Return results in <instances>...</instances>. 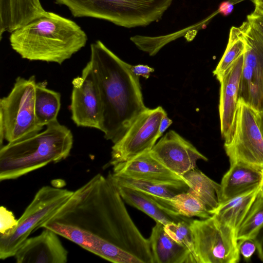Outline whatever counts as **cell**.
Instances as JSON below:
<instances>
[{"label": "cell", "instance_id": "7402d4cb", "mask_svg": "<svg viewBox=\"0 0 263 263\" xmlns=\"http://www.w3.org/2000/svg\"><path fill=\"white\" fill-rule=\"evenodd\" d=\"M183 177L189 182L188 191L195 195L213 215L221 203V185L196 168L187 172Z\"/></svg>", "mask_w": 263, "mask_h": 263}, {"label": "cell", "instance_id": "f1b7e54d", "mask_svg": "<svg viewBox=\"0 0 263 263\" xmlns=\"http://www.w3.org/2000/svg\"><path fill=\"white\" fill-rule=\"evenodd\" d=\"M0 235L10 233L17 224V220L13 213L3 206H1L0 209Z\"/></svg>", "mask_w": 263, "mask_h": 263}, {"label": "cell", "instance_id": "e0dca14e", "mask_svg": "<svg viewBox=\"0 0 263 263\" xmlns=\"http://www.w3.org/2000/svg\"><path fill=\"white\" fill-rule=\"evenodd\" d=\"M47 12L40 0H0V40L5 32L11 33Z\"/></svg>", "mask_w": 263, "mask_h": 263}, {"label": "cell", "instance_id": "9a60e30c", "mask_svg": "<svg viewBox=\"0 0 263 263\" xmlns=\"http://www.w3.org/2000/svg\"><path fill=\"white\" fill-rule=\"evenodd\" d=\"M243 58L244 53L220 82L219 112L221 134L224 143L232 140L235 131Z\"/></svg>", "mask_w": 263, "mask_h": 263}, {"label": "cell", "instance_id": "8fae6325", "mask_svg": "<svg viewBox=\"0 0 263 263\" xmlns=\"http://www.w3.org/2000/svg\"><path fill=\"white\" fill-rule=\"evenodd\" d=\"M245 22L246 50L239 97L258 112L263 111V37Z\"/></svg>", "mask_w": 263, "mask_h": 263}, {"label": "cell", "instance_id": "8992f818", "mask_svg": "<svg viewBox=\"0 0 263 263\" xmlns=\"http://www.w3.org/2000/svg\"><path fill=\"white\" fill-rule=\"evenodd\" d=\"M66 6L76 17L104 20L132 28L148 26L154 20L160 0H54Z\"/></svg>", "mask_w": 263, "mask_h": 263}, {"label": "cell", "instance_id": "6da1fadb", "mask_svg": "<svg viewBox=\"0 0 263 263\" xmlns=\"http://www.w3.org/2000/svg\"><path fill=\"white\" fill-rule=\"evenodd\" d=\"M42 228L114 263H154L149 240L137 227L118 190L98 174L73 192Z\"/></svg>", "mask_w": 263, "mask_h": 263}, {"label": "cell", "instance_id": "d6a6232c", "mask_svg": "<svg viewBox=\"0 0 263 263\" xmlns=\"http://www.w3.org/2000/svg\"><path fill=\"white\" fill-rule=\"evenodd\" d=\"M253 240L256 245L258 256L263 261V227L260 229Z\"/></svg>", "mask_w": 263, "mask_h": 263}, {"label": "cell", "instance_id": "9c48e42d", "mask_svg": "<svg viewBox=\"0 0 263 263\" xmlns=\"http://www.w3.org/2000/svg\"><path fill=\"white\" fill-rule=\"evenodd\" d=\"M257 111L239 99L235 128L232 140L224 143L230 164L240 162L263 169V136Z\"/></svg>", "mask_w": 263, "mask_h": 263}, {"label": "cell", "instance_id": "4316f807", "mask_svg": "<svg viewBox=\"0 0 263 263\" xmlns=\"http://www.w3.org/2000/svg\"><path fill=\"white\" fill-rule=\"evenodd\" d=\"M263 227V197L258 195L237 233L238 242L253 240Z\"/></svg>", "mask_w": 263, "mask_h": 263}, {"label": "cell", "instance_id": "1f68e13d", "mask_svg": "<svg viewBox=\"0 0 263 263\" xmlns=\"http://www.w3.org/2000/svg\"><path fill=\"white\" fill-rule=\"evenodd\" d=\"M131 70L136 76H142L146 79H148L150 74L154 71L152 67L142 64L131 65Z\"/></svg>", "mask_w": 263, "mask_h": 263}, {"label": "cell", "instance_id": "f546056e", "mask_svg": "<svg viewBox=\"0 0 263 263\" xmlns=\"http://www.w3.org/2000/svg\"><path fill=\"white\" fill-rule=\"evenodd\" d=\"M251 27L263 37V10L257 7L247 16Z\"/></svg>", "mask_w": 263, "mask_h": 263}, {"label": "cell", "instance_id": "ba28073f", "mask_svg": "<svg viewBox=\"0 0 263 263\" xmlns=\"http://www.w3.org/2000/svg\"><path fill=\"white\" fill-rule=\"evenodd\" d=\"M198 263H236L240 251L236 232L213 215L190 222Z\"/></svg>", "mask_w": 263, "mask_h": 263}, {"label": "cell", "instance_id": "ffe728a7", "mask_svg": "<svg viewBox=\"0 0 263 263\" xmlns=\"http://www.w3.org/2000/svg\"><path fill=\"white\" fill-rule=\"evenodd\" d=\"M115 186L125 202L142 211L156 222L164 226L171 222L191 220L162 206L146 193L122 186Z\"/></svg>", "mask_w": 263, "mask_h": 263}, {"label": "cell", "instance_id": "d4e9b609", "mask_svg": "<svg viewBox=\"0 0 263 263\" xmlns=\"http://www.w3.org/2000/svg\"><path fill=\"white\" fill-rule=\"evenodd\" d=\"M245 22L240 26H232L230 30L228 43L225 51L213 71V74L220 82L234 64L246 50L244 35Z\"/></svg>", "mask_w": 263, "mask_h": 263}, {"label": "cell", "instance_id": "836d02e7", "mask_svg": "<svg viewBox=\"0 0 263 263\" xmlns=\"http://www.w3.org/2000/svg\"><path fill=\"white\" fill-rule=\"evenodd\" d=\"M172 121L171 120L167 115L165 114L162 118L160 126H159V133L161 136H162L164 132L166 129L172 124Z\"/></svg>", "mask_w": 263, "mask_h": 263}, {"label": "cell", "instance_id": "5bb4252c", "mask_svg": "<svg viewBox=\"0 0 263 263\" xmlns=\"http://www.w3.org/2000/svg\"><path fill=\"white\" fill-rule=\"evenodd\" d=\"M112 173L157 183L189 187V182L183 176L169 170L154 158L149 152L114 166Z\"/></svg>", "mask_w": 263, "mask_h": 263}, {"label": "cell", "instance_id": "cb8c5ba5", "mask_svg": "<svg viewBox=\"0 0 263 263\" xmlns=\"http://www.w3.org/2000/svg\"><path fill=\"white\" fill-rule=\"evenodd\" d=\"M46 82H36L35 91V114L41 127L58 120L61 107V94L46 87Z\"/></svg>", "mask_w": 263, "mask_h": 263}, {"label": "cell", "instance_id": "603a6c76", "mask_svg": "<svg viewBox=\"0 0 263 263\" xmlns=\"http://www.w3.org/2000/svg\"><path fill=\"white\" fill-rule=\"evenodd\" d=\"M148 195L162 206L186 217H198L205 219L213 215L205 205L188 191L179 193L172 197Z\"/></svg>", "mask_w": 263, "mask_h": 263}, {"label": "cell", "instance_id": "4dcf8cb0", "mask_svg": "<svg viewBox=\"0 0 263 263\" xmlns=\"http://www.w3.org/2000/svg\"><path fill=\"white\" fill-rule=\"evenodd\" d=\"M238 242L240 253L246 261L250 260L256 249L254 241L251 239H247Z\"/></svg>", "mask_w": 263, "mask_h": 263}, {"label": "cell", "instance_id": "30bf717a", "mask_svg": "<svg viewBox=\"0 0 263 263\" xmlns=\"http://www.w3.org/2000/svg\"><path fill=\"white\" fill-rule=\"evenodd\" d=\"M166 114L161 106L147 108L135 120L122 137L111 148L110 165L130 160L149 152L159 138V126L162 117Z\"/></svg>", "mask_w": 263, "mask_h": 263}, {"label": "cell", "instance_id": "83f0119b", "mask_svg": "<svg viewBox=\"0 0 263 263\" xmlns=\"http://www.w3.org/2000/svg\"><path fill=\"white\" fill-rule=\"evenodd\" d=\"M191 220L182 221L178 223H169L164 226V229L171 238L186 248L198 263L194 251L192 232L190 227Z\"/></svg>", "mask_w": 263, "mask_h": 263}, {"label": "cell", "instance_id": "7c38bea8", "mask_svg": "<svg viewBox=\"0 0 263 263\" xmlns=\"http://www.w3.org/2000/svg\"><path fill=\"white\" fill-rule=\"evenodd\" d=\"M72 84L71 119L78 126L100 130L101 102L89 61L82 70L81 76L74 78Z\"/></svg>", "mask_w": 263, "mask_h": 263}, {"label": "cell", "instance_id": "3957f363", "mask_svg": "<svg viewBox=\"0 0 263 263\" xmlns=\"http://www.w3.org/2000/svg\"><path fill=\"white\" fill-rule=\"evenodd\" d=\"M87 35L75 22L48 11L12 31L13 50L23 59L61 65L84 47Z\"/></svg>", "mask_w": 263, "mask_h": 263}, {"label": "cell", "instance_id": "52a82bcc", "mask_svg": "<svg viewBox=\"0 0 263 263\" xmlns=\"http://www.w3.org/2000/svg\"><path fill=\"white\" fill-rule=\"evenodd\" d=\"M73 191L46 185L39 189L33 199L17 219V224L10 233L0 235V258L14 256L30 234L41 228L72 195Z\"/></svg>", "mask_w": 263, "mask_h": 263}, {"label": "cell", "instance_id": "ac0fdd59", "mask_svg": "<svg viewBox=\"0 0 263 263\" xmlns=\"http://www.w3.org/2000/svg\"><path fill=\"white\" fill-rule=\"evenodd\" d=\"M148 240L154 263H197L190 252L171 238L160 222H156Z\"/></svg>", "mask_w": 263, "mask_h": 263}, {"label": "cell", "instance_id": "8d00e7d4", "mask_svg": "<svg viewBox=\"0 0 263 263\" xmlns=\"http://www.w3.org/2000/svg\"><path fill=\"white\" fill-rule=\"evenodd\" d=\"M255 7H257L263 10V0H253Z\"/></svg>", "mask_w": 263, "mask_h": 263}, {"label": "cell", "instance_id": "5b68a950", "mask_svg": "<svg viewBox=\"0 0 263 263\" xmlns=\"http://www.w3.org/2000/svg\"><path fill=\"white\" fill-rule=\"evenodd\" d=\"M34 76L29 79L17 77L13 86L0 100V141L8 143L30 137L43 127L37 122L35 114Z\"/></svg>", "mask_w": 263, "mask_h": 263}, {"label": "cell", "instance_id": "2e32d148", "mask_svg": "<svg viewBox=\"0 0 263 263\" xmlns=\"http://www.w3.org/2000/svg\"><path fill=\"white\" fill-rule=\"evenodd\" d=\"M58 234L48 229L39 235L28 238L16 252L17 263H65L68 252Z\"/></svg>", "mask_w": 263, "mask_h": 263}, {"label": "cell", "instance_id": "44dd1931", "mask_svg": "<svg viewBox=\"0 0 263 263\" xmlns=\"http://www.w3.org/2000/svg\"><path fill=\"white\" fill-rule=\"evenodd\" d=\"M259 184L221 203L214 211L213 215L233 230L237 235L238 229L258 196Z\"/></svg>", "mask_w": 263, "mask_h": 263}, {"label": "cell", "instance_id": "277c9868", "mask_svg": "<svg viewBox=\"0 0 263 263\" xmlns=\"http://www.w3.org/2000/svg\"><path fill=\"white\" fill-rule=\"evenodd\" d=\"M73 142L71 130L58 120L30 137L1 146L0 180L15 179L65 159Z\"/></svg>", "mask_w": 263, "mask_h": 263}, {"label": "cell", "instance_id": "7a4b0ae2", "mask_svg": "<svg viewBox=\"0 0 263 263\" xmlns=\"http://www.w3.org/2000/svg\"><path fill=\"white\" fill-rule=\"evenodd\" d=\"M89 62L101 102L100 130L106 140L114 144L147 108L143 102L139 77L132 72L131 65L100 40L90 45Z\"/></svg>", "mask_w": 263, "mask_h": 263}, {"label": "cell", "instance_id": "e575fe53", "mask_svg": "<svg viewBox=\"0 0 263 263\" xmlns=\"http://www.w3.org/2000/svg\"><path fill=\"white\" fill-rule=\"evenodd\" d=\"M257 120L263 136V111L257 112Z\"/></svg>", "mask_w": 263, "mask_h": 263}, {"label": "cell", "instance_id": "4fadbf2b", "mask_svg": "<svg viewBox=\"0 0 263 263\" xmlns=\"http://www.w3.org/2000/svg\"><path fill=\"white\" fill-rule=\"evenodd\" d=\"M149 153L169 170L181 176L196 168L198 160H208L192 144L173 130L164 135Z\"/></svg>", "mask_w": 263, "mask_h": 263}, {"label": "cell", "instance_id": "484cf974", "mask_svg": "<svg viewBox=\"0 0 263 263\" xmlns=\"http://www.w3.org/2000/svg\"><path fill=\"white\" fill-rule=\"evenodd\" d=\"M115 186H122L159 197H172L186 192L189 187L177 186L132 178L109 173L107 176Z\"/></svg>", "mask_w": 263, "mask_h": 263}, {"label": "cell", "instance_id": "d590c367", "mask_svg": "<svg viewBox=\"0 0 263 263\" xmlns=\"http://www.w3.org/2000/svg\"><path fill=\"white\" fill-rule=\"evenodd\" d=\"M261 179L259 184V190L258 195L263 197V169L261 170Z\"/></svg>", "mask_w": 263, "mask_h": 263}, {"label": "cell", "instance_id": "d6986e66", "mask_svg": "<svg viewBox=\"0 0 263 263\" xmlns=\"http://www.w3.org/2000/svg\"><path fill=\"white\" fill-rule=\"evenodd\" d=\"M261 179V170L242 163L230 164L220 183L221 203L253 189Z\"/></svg>", "mask_w": 263, "mask_h": 263}]
</instances>
